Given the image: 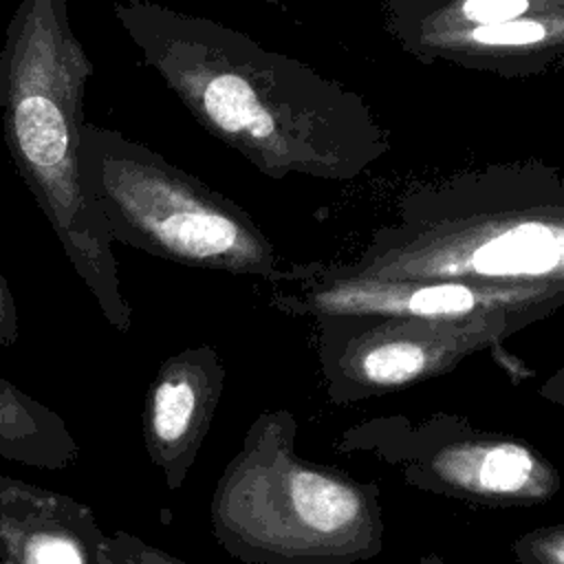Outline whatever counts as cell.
<instances>
[{
    "instance_id": "cell-1",
    "label": "cell",
    "mask_w": 564,
    "mask_h": 564,
    "mask_svg": "<svg viewBox=\"0 0 564 564\" xmlns=\"http://www.w3.org/2000/svg\"><path fill=\"white\" fill-rule=\"evenodd\" d=\"M112 13L187 112L271 178L346 183L392 150L366 99L304 62L152 0H115Z\"/></svg>"
},
{
    "instance_id": "cell-2",
    "label": "cell",
    "mask_w": 564,
    "mask_h": 564,
    "mask_svg": "<svg viewBox=\"0 0 564 564\" xmlns=\"http://www.w3.org/2000/svg\"><path fill=\"white\" fill-rule=\"evenodd\" d=\"M337 275L370 280L564 284V181L507 163L419 183Z\"/></svg>"
},
{
    "instance_id": "cell-3",
    "label": "cell",
    "mask_w": 564,
    "mask_h": 564,
    "mask_svg": "<svg viewBox=\"0 0 564 564\" xmlns=\"http://www.w3.org/2000/svg\"><path fill=\"white\" fill-rule=\"evenodd\" d=\"M95 66L66 0H20L0 48V110L9 156L106 322L128 333L112 242L79 176L84 95Z\"/></svg>"
},
{
    "instance_id": "cell-4",
    "label": "cell",
    "mask_w": 564,
    "mask_h": 564,
    "mask_svg": "<svg viewBox=\"0 0 564 564\" xmlns=\"http://www.w3.org/2000/svg\"><path fill=\"white\" fill-rule=\"evenodd\" d=\"M300 423L260 412L209 502L214 540L245 564H357L383 551L379 485L297 454Z\"/></svg>"
},
{
    "instance_id": "cell-5",
    "label": "cell",
    "mask_w": 564,
    "mask_h": 564,
    "mask_svg": "<svg viewBox=\"0 0 564 564\" xmlns=\"http://www.w3.org/2000/svg\"><path fill=\"white\" fill-rule=\"evenodd\" d=\"M79 176L110 242L205 271L280 273L269 236L238 203L123 132L84 121Z\"/></svg>"
},
{
    "instance_id": "cell-6",
    "label": "cell",
    "mask_w": 564,
    "mask_h": 564,
    "mask_svg": "<svg viewBox=\"0 0 564 564\" xmlns=\"http://www.w3.org/2000/svg\"><path fill=\"white\" fill-rule=\"evenodd\" d=\"M335 449L370 454L399 469L410 487L474 507H535L562 489L557 467L529 441L445 412L423 421L364 419L337 436Z\"/></svg>"
},
{
    "instance_id": "cell-7",
    "label": "cell",
    "mask_w": 564,
    "mask_h": 564,
    "mask_svg": "<svg viewBox=\"0 0 564 564\" xmlns=\"http://www.w3.org/2000/svg\"><path fill=\"white\" fill-rule=\"evenodd\" d=\"M271 306L295 317L386 315L487 324L513 335L564 304V284H471L370 280L328 267L278 273Z\"/></svg>"
},
{
    "instance_id": "cell-8",
    "label": "cell",
    "mask_w": 564,
    "mask_h": 564,
    "mask_svg": "<svg viewBox=\"0 0 564 564\" xmlns=\"http://www.w3.org/2000/svg\"><path fill=\"white\" fill-rule=\"evenodd\" d=\"M315 350L335 405L403 390L454 370L509 335L487 324L386 315L315 317Z\"/></svg>"
},
{
    "instance_id": "cell-9",
    "label": "cell",
    "mask_w": 564,
    "mask_h": 564,
    "mask_svg": "<svg viewBox=\"0 0 564 564\" xmlns=\"http://www.w3.org/2000/svg\"><path fill=\"white\" fill-rule=\"evenodd\" d=\"M227 370L209 344L170 355L143 405V445L170 491L183 487L212 430Z\"/></svg>"
},
{
    "instance_id": "cell-10",
    "label": "cell",
    "mask_w": 564,
    "mask_h": 564,
    "mask_svg": "<svg viewBox=\"0 0 564 564\" xmlns=\"http://www.w3.org/2000/svg\"><path fill=\"white\" fill-rule=\"evenodd\" d=\"M412 57L500 77L540 75L564 57V13L524 15L478 26H386Z\"/></svg>"
},
{
    "instance_id": "cell-11",
    "label": "cell",
    "mask_w": 564,
    "mask_h": 564,
    "mask_svg": "<svg viewBox=\"0 0 564 564\" xmlns=\"http://www.w3.org/2000/svg\"><path fill=\"white\" fill-rule=\"evenodd\" d=\"M0 564H108V535L73 496L0 476Z\"/></svg>"
},
{
    "instance_id": "cell-12",
    "label": "cell",
    "mask_w": 564,
    "mask_h": 564,
    "mask_svg": "<svg viewBox=\"0 0 564 564\" xmlns=\"http://www.w3.org/2000/svg\"><path fill=\"white\" fill-rule=\"evenodd\" d=\"M0 458L40 469H66L79 445L64 419L0 377Z\"/></svg>"
},
{
    "instance_id": "cell-13",
    "label": "cell",
    "mask_w": 564,
    "mask_h": 564,
    "mask_svg": "<svg viewBox=\"0 0 564 564\" xmlns=\"http://www.w3.org/2000/svg\"><path fill=\"white\" fill-rule=\"evenodd\" d=\"M564 13V0H388L386 26H478Z\"/></svg>"
},
{
    "instance_id": "cell-14",
    "label": "cell",
    "mask_w": 564,
    "mask_h": 564,
    "mask_svg": "<svg viewBox=\"0 0 564 564\" xmlns=\"http://www.w3.org/2000/svg\"><path fill=\"white\" fill-rule=\"evenodd\" d=\"M518 564H564V524H546L522 533L511 544Z\"/></svg>"
},
{
    "instance_id": "cell-15",
    "label": "cell",
    "mask_w": 564,
    "mask_h": 564,
    "mask_svg": "<svg viewBox=\"0 0 564 564\" xmlns=\"http://www.w3.org/2000/svg\"><path fill=\"white\" fill-rule=\"evenodd\" d=\"M108 564H189L139 535L117 529L108 535Z\"/></svg>"
},
{
    "instance_id": "cell-16",
    "label": "cell",
    "mask_w": 564,
    "mask_h": 564,
    "mask_svg": "<svg viewBox=\"0 0 564 564\" xmlns=\"http://www.w3.org/2000/svg\"><path fill=\"white\" fill-rule=\"evenodd\" d=\"M18 341V308L11 286L0 271V344L11 346Z\"/></svg>"
},
{
    "instance_id": "cell-17",
    "label": "cell",
    "mask_w": 564,
    "mask_h": 564,
    "mask_svg": "<svg viewBox=\"0 0 564 564\" xmlns=\"http://www.w3.org/2000/svg\"><path fill=\"white\" fill-rule=\"evenodd\" d=\"M562 390H564V386H562V372H557V375L551 379V390H540V394L546 397V399H551L553 403L562 405V403H564Z\"/></svg>"
},
{
    "instance_id": "cell-18",
    "label": "cell",
    "mask_w": 564,
    "mask_h": 564,
    "mask_svg": "<svg viewBox=\"0 0 564 564\" xmlns=\"http://www.w3.org/2000/svg\"><path fill=\"white\" fill-rule=\"evenodd\" d=\"M414 564H445V560L438 553H425Z\"/></svg>"
},
{
    "instance_id": "cell-19",
    "label": "cell",
    "mask_w": 564,
    "mask_h": 564,
    "mask_svg": "<svg viewBox=\"0 0 564 564\" xmlns=\"http://www.w3.org/2000/svg\"><path fill=\"white\" fill-rule=\"evenodd\" d=\"M262 2H269V4H280V0H262Z\"/></svg>"
}]
</instances>
